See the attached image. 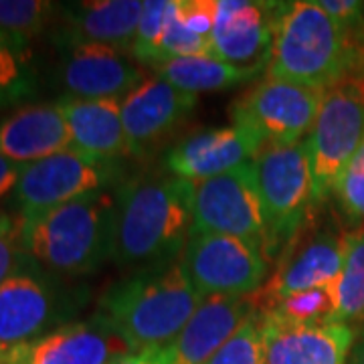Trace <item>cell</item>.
<instances>
[{
	"mask_svg": "<svg viewBox=\"0 0 364 364\" xmlns=\"http://www.w3.org/2000/svg\"><path fill=\"white\" fill-rule=\"evenodd\" d=\"M116 196L114 259L138 269L178 261L193 231L195 184L172 174L138 178Z\"/></svg>",
	"mask_w": 364,
	"mask_h": 364,
	"instance_id": "cell-1",
	"label": "cell"
},
{
	"mask_svg": "<svg viewBox=\"0 0 364 364\" xmlns=\"http://www.w3.org/2000/svg\"><path fill=\"white\" fill-rule=\"evenodd\" d=\"M272 49L265 75L328 90L364 73L350 33L318 2H272Z\"/></svg>",
	"mask_w": 364,
	"mask_h": 364,
	"instance_id": "cell-2",
	"label": "cell"
},
{
	"mask_svg": "<svg viewBox=\"0 0 364 364\" xmlns=\"http://www.w3.org/2000/svg\"><path fill=\"white\" fill-rule=\"evenodd\" d=\"M116 213V193L97 191L59 207L21 215V247L28 259L51 272H97L114 259Z\"/></svg>",
	"mask_w": 364,
	"mask_h": 364,
	"instance_id": "cell-3",
	"label": "cell"
},
{
	"mask_svg": "<svg viewBox=\"0 0 364 364\" xmlns=\"http://www.w3.org/2000/svg\"><path fill=\"white\" fill-rule=\"evenodd\" d=\"M203 296L181 261L136 269L100 299V316L112 324L132 352L162 348L181 334Z\"/></svg>",
	"mask_w": 364,
	"mask_h": 364,
	"instance_id": "cell-4",
	"label": "cell"
},
{
	"mask_svg": "<svg viewBox=\"0 0 364 364\" xmlns=\"http://www.w3.org/2000/svg\"><path fill=\"white\" fill-rule=\"evenodd\" d=\"M257 191L267 227L265 257L294 243L314 200V178L306 140L289 146H263L253 160Z\"/></svg>",
	"mask_w": 364,
	"mask_h": 364,
	"instance_id": "cell-5",
	"label": "cell"
},
{
	"mask_svg": "<svg viewBox=\"0 0 364 364\" xmlns=\"http://www.w3.org/2000/svg\"><path fill=\"white\" fill-rule=\"evenodd\" d=\"M364 142V73L348 75L328 87L308 144L314 200L320 205L350 166Z\"/></svg>",
	"mask_w": 364,
	"mask_h": 364,
	"instance_id": "cell-6",
	"label": "cell"
},
{
	"mask_svg": "<svg viewBox=\"0 0 364 364\" xmlns=\"http://www.w3.org/2000/svg\"><path fill=\"white\" fill-rule=\"evenodd\" d=\"M181 263L203 298H251L267 282L269 273L267 257L257 245L229 235L193 233Z\"/></svg>",
	"mask_w": 364,
	"mask_h": 364,
	"instance_id": "cell-7",
	"label": "cell"
},
{
	"mask_svg": "<svg viewBox=\"0 0 364 364\" xmlns=\"http://www.w3.org/2000/svg\"><path fill=\"white\" fill-rule=\"evenodd\" d=\"M326 90L265 77L231 107L233 124L255 132L263 146L304 142L324 102Z\"/></svg>",
	"mask_w": 364,
	"mask_h": 364,
	"instance_id": "cell-8",
	"label": "cell"
},
{
	"mask_svg": "<svg viewBox=\"0 0 364 364\" xmlns=\"http://www.w3.org/2000/svg\"><path fill=\"white\" fill-rule=\"evenodd\" d=\"M119 176L122 168L117 162L85 156L69 148L25 164L13 198L21 208V215H31L105 191L107 186H114Z\"/></svg>",
	"mask_w": 364,
	"mask_h": 364,
	"instance_id": "cell-9",
	"label": "cell"
},
{
	"mask_svg": "<svg viewBox=\"0 0 364 364\" xmlns=\"http://www.w3.org/2000/svg\"><path fill=\"white\" fill-rule=\"evenodd\" d=\"M193 233L239 237L265 255L267 227L253 162L195 184Z\"/></svg>",
	"mask_w": 364,
	"mask_h": 364,
	"instance_id": "cell-10",
	"label": "cell"
},
{
	"mask_svg": "<svg viewBox=\"0 0 364 364\" xmlns=\"http://www.w3.org/2000/svg\"><path fill=\"white\" fill-rule=\"evenodd\" d=\"M344 247L342 235L332 229L316 231L306 239H298L277 261L275 272L253 296L257 312L272 310L284 298L324 287L342 269Z\"/></svg>",
	"mask_w": 364,
	"mask_h": 364,
	"instance_id": "cell-11",
	"label": "cell"
},
{
	"mask_svg": "<svg viewBox=\"0 0 364 364\" xmlns=\"http://www.w3.org/2000/svg\"><path fill=\"white\" fill-rule=\"evenodd\" d=\"M130 352L112 324L97 314L11 346L4 364H112Z\"/></svg>",
	"mask_w": 364,
	"mask_h": 364,
	"instance_id": "cell-12",
	"label": "cell"
},
{
	"mask_svg": "<svg viewBox=\"0 0 364 364\" xmlns=\"http://www.w3.org/2000/svg\"><path fill=\"white\" fill-rule=\"evenodd\" d=\"M259 314L267 364H346L354 342L350 324L298 322Z\"/></svg>",
	"mask_w": 364,
	"mask_h": 364,
	"instance_id": "cell-13",
	"label": "cell"
},
{
	"mask_svg": "<svg viewBox=\"0 0 364 364\" xmlns=\"http://www.w3.org/2000/svg\"><path fill=\"white\" fill-rule=\"evenodd\" d=\"M261 148L259 136L237 124L196 132L166 154V168L172 176L196 184L253 162Z\"/></svg>",
	"mask_w": 364,
	"mask_h": 364,
	"instance_id": "cell-14",
	"label": "cell"
},
{
	"mask_svg": "<svg viewBox=\"0 0 364 364\" xmlns=\"http://www.w3.org/2000/svg\"><path fill=\"white\" fill-rule=\"evenodd\" d=\"M272 2L219 0L210 35L213 57L225 63L259 73L272 49Z\"/></svg>",
	"mask_w": 364,
	"mask_h": 364,
	"instance_id": "cell-15",
	"label": "cell"
},
{
	"mask_svg": "<svg viewBox=\"0 0 364 364\" xmlns=\"http://www.w3.org/2000/svg\"><path fill=\"white\" fill-rule=\"evenodd\" d=\"M196 105V95L172 87L164 79L144 81L122 100L124 128L134 156H142L164 136H168Z\"/></svg>",
	"mask_w": 364,
	"mask_h": 364,
	"instance_id": "cell-16",
	"label": "cell"
},
{
	"mask_svg": "<svg viewBox=\"0 0 364 364\" xmlns=\"http://www.w3.org/2000/svg\"><path fill=\"white\" fill-rule=\"evenodd\" d=\"M61 81L67 93L79 100H124L144 81L142 71L128 53L95 43L67 47Z\"/></svg>",
	"mask_w": 364,
	"mask_h": 364,
	"instance_id": "cell-17",
	"label": "cell"
},
{
	"mask_svg": "<svg viewBox=\"0 0 364 364\" xmlns=\"http://www.w3.org/2000/svg\"><path fill=\"white\" fill-rule=\"evenodd\" d=\"M61 301L51 282L26 267L0 284V344L16 346L47 334L61 316Z\"/></svg>",
	"mask_w": 364,
	"mask_h": 364,
	"instance_id": "cell-18",
	"label": "cell"
},
{
	"mask_svg": "<svg viewBox=\"0 0 364 364\" xmlns=\"http://www.w3.org/2000/svg\"><path fill=\"white\" fill-rule=\"evenodd\" d=\"M142 9L140 0H83L61 4L59 13L63 23L59 43L65 47L95 43L132 53Z\"/></svg>",
	"mask_w": 364,
	"mask_h": 364,
	"instance_id": "cell-19",
	"label": "cell"
},
{
	"mask_svg": "<svg viewBox=\"0 0 364 364\" xmlns=\"http://www.w3.org/2000/svg\"><path fill=\"white\" fill-rule=\"evenodd\" d=\"M255 310L253 296L203 298L181 334L166 346L172 364H207Z\"/></svg>",
	"mask_w": 364,
	"mask_h": 364,
	"instance_id": "cell-20",
	"label": "cell"
},
{
	"mask_svg": "<svg viewBox=\"0 0 364 364\" xmlns=\"http://www.w3.org/2000/svg\"><path fill=\"white\" fill-rule=\"evenodd\" d=\"M57 104L63 109L71 134V150L112 162L134 156L124 128L122 100H79L67 95Z\"/></svg>",
	"mask_w": 364,
	"mask_h": 364,
	"instance_id": "cell-21",
	"label": "cell"
},
{
	"mask_svg": "<svg viewBox=\"0 0 364 364\" xmlns=\"http://www.w3.org/2000/svg\"><path fill=\"white\" fill-rule=\"evenodd\" d=\"M71 148V134L59 104L25 105L0 122V154L31 164Z\"/></svg>",
	"mask_w": 364,
	"mask_h": 364,
	"instance_id": "cell-22",
	"label": "cell"
},
{
	"mask_svg": "<svg viewBox=\"0 0 364 364\" xmlns=\"http://www.w3.org/2000/svg\"><path fill=\"white\" fill-rule=\"evenodd\" d=\"M154 75L164 79L172 87L184 93H205V91H221L253 79L257 73L229 65L213 55H196V57H178L166 63L154 67Z\"/></svg>",
	"mask_w": 364,
	"mask_h": 364,
	"instance_id": "cell-23",
	"label": "cell"
},
{
	"mask_svg": "<svg viewBox=\"0 0 364 364\" xmlns=\"http://www.w3.org/2000/svg\"><path fill=\"white\" fill-rule=\"evenodd\" d=\"M342 269L328 284L334 299L332 322L352 324L364 318V229L342 233Z\"/></svg>",
	"mask_w": 364,
	"mask_h": 364,
	"instance_id": "cell-24",
	"label": "cell"
},
{
	"mask_svg": "<svg viewBox=\"0 0 364 364\" xmlns=\"http://www.w3.org/2000/svg\"><path fill=\"white\" fill-rule=\"evenodd\" d=\"M57 6L47 0H0V33L23 53L51 23Z\"/></svg>",
	"mask_w": 364,
	"mask_h": 364,
	"instance_id": "cell-25",
	"label": "cell"
},
{
	"mask_svg": "<svg viewBox=\"0 0 364 364\" xmlns=\"http://www.w3.org/2000/svg\"><path fill=\"white\" fill-rule=\"evenodd\" d=\"M207 364H267L261 314L257 310L251 314Z\"/></svg>",
	"mask_w": 364,
	"mask_h": 364,
	"instance_id": "cell-26",
	"label": "cell"
},
{
	"mask_svg": "<svg viewBox=\"0 0 364 364\" xmlns=\"http://www.w3.org/2000/svg\"><path fill=\"white\" fill-rule=\"evenodd\" d=\"M174 13V0H150L144 2L140 25L132 47V57L144 65L154 67L158 59V47Z\"/></svg>",
	"mask_w": 364,
	"mask_h": 364,
	"instance_id": "cell-27",
	"label": "cell"
},
{
	"mask_svg": "<svg viewBox=\"0 0 364 364\" xmlns=\"http://www.w3.org/2000/svg\"><path fill=\"white\" fill-rule=\"evenodd\" d=\"M263 314H275L287 320L298 322H332L334 318V299L330 287H314L296 296L284 298L277 301L272 310Z\"/></svg>",
	"mask_w": 364,
	"mask_h": 364,
	"instance_id": "cell-28",
	"label": "cell"
},
{
	"mask_svg": "<svg viewBox=\"0 0 364 364\" xmlns=\"http://www.w3.org/2000/svg\"><path fill=\"white\" fill-rule=\"evenodd\" d=\"M31 75L25 59L11 41L0 33V95L4 102H14L31 93Z\"/></svg>",
	"mask_w": 364,
	"mask_h": 364,
	"instance_id": "cell-29",
	"label": "cell"
},
{
	"mask_svg": "<svg viewBox=\"0 0 364 364\" xmlns=\"http://www.w3.org/2000/svg\"><path fill=\"white\" fill-rule=\"evenodd\" d=\"M28 261L21 247V221L0 210V284L26 269Z\"/></svg>",
	"mask_w": 364,
	"mask_h": 364,
	"instance_id": "cell-30",
	"label": "cell"
},
{
	"mask_svg": "<svg viewBox=\"0 0 364 364\" xmlns=\"http://www.w3.org/2000/svg\"><path fill=\"white\" fill-rule=\"evenodd\" d=\"M219 0H176V14L188 31L210 39L217 21Z\"/></svg>",
	"mask_w": 364,
	"mask_h": 364,
	"instance_id": "cell-31",
	"label": "cell"
},
{
	"mask_svg": "<svg viewBox=\"0 0 364 364\" xmlns=\"http://www.w3.org/2000/svg\"><path fill=\"white\" fill-rule=\"evenodd\" d=\"M332 193L338 196L340 207L346 210L348 217L364 221V174L346 168Z\"/></svg>",
	"mask_w": 364,
	"mask_h": 364,
	"instance_id": "cell-32",
	"label": "cell"
},
{
	"mask_svg": "<svg viewBox=\"0 0 364 364\" xmlns=\"http://www.w3.org/2000/svg\"><path fill=\"white\" fill-rule=\"evenodd\" d=\"M318 4L334 21H338L346 31H350L358 25V21L364 13V2H358V0H320Z\"/></svg>",
	"mask_w": 364,
	"mask_h": 364,
	"instance_id": "cell-33",
	"label": "cell"
},
{
	"mask_svg": "<svg viewBox=\"0 0 364 364\" xmlns=\"http://www.w3.org/2000/svg\"><path fill=\"white\" fill-rule=\"evenodd\" d=\"M112 364H172V360L166 346H162V348H148V350L124 354Z\"/></svg>",
	"mask_w": 364,
	"mask_h": 364,
	"instance_id": "cell-34",
	"label": "cell"
},
{
	"mask_svg": "<svg viewBox=\"0 0 364 364\" xmlns=\"http://www.w3.org/2000/svg\"><path fill=\"white\" fill-rule=\"evenodd\" d=\"M23 168H25V164L13 162V160L0 154V200L13 193L16 182L23 174Z\"/></svg>",
	"mask_w": 364,
	"mask_h": 364,
	"instance_id": "cell-35",
	"label": "cell"
},
{
	"mask_svg": "<svg viewBox=\"0 0 364 364\" xmlns=\"http://www.w3.org/2000/svg\"><path fill=\"white\" fill-rule=\"evenodd\" d=\"M348 33H350V39L354 43V47H356V51H358V57H360L364 67V13L360 16V21H358V25L350 28Z\"/></svg>",
	"mask_w": 364,
	"mask_h": 364,
	"instance_id": "cell-36",
	"label": "cell"
},
{
	"mask_svg": "<svg viewBox=\"0 0 364 364\" xmlns=\"http://www.w3.org/2000/svg\"><path fill=\"white\" fill-rule=\"evenodd\" d=\"M350 170H356V172H360V174H364V142L363 146H360V150L356 152V156L352 158L350 166H348Z\"/></svg>",
	"mask_w": 364,
	"mask_h": 364,
	"instance_id": "cell-37",
	"label": "cell"
},
{
	"mask_svg": "<svg viewBox=\"0 0 364 364\" xmlns=\"http://www.w3.org/2000/svg\"><path fill=\"white\" fill-rule=\"evenodd\" d=\"M354 364H364V332H363V338H360V344H358V348H356Z\"/></svg>",
	"mask_w": 364,
	"mask_h": 364,
	"instance_id": "cell-38",
	"label": "cell"
},
{
	"mask_svg": "<svg viewBox=\"0 0 364 364\" xmlns=\"http://www.w3.org/2000/svg\"><path fill=\"white\" fill-rule=\"evenodd\" d=\"M11 350V346H4V344H0V364L6 363V354Z\"/></svg>",
	"mask_w": 364,
	"mask_h": 364,
	"instance_id": "cell-39",
	"label": "cell"
},
{
	"mask_svg": "<svg viewBox=\"0 0 364 364\" xmlns=\"http://www.w3.org/2000/svg\"><path fill=\"white\" fill-rule=\"evenodd\" d=\"M0 104H4V100H2V95H0Z\"/></svg>",
	"mask_w": 364,
	"mask_h": 364,
	"instance_id": "cell-40",
	"label": "cell"
}]
</instances>
